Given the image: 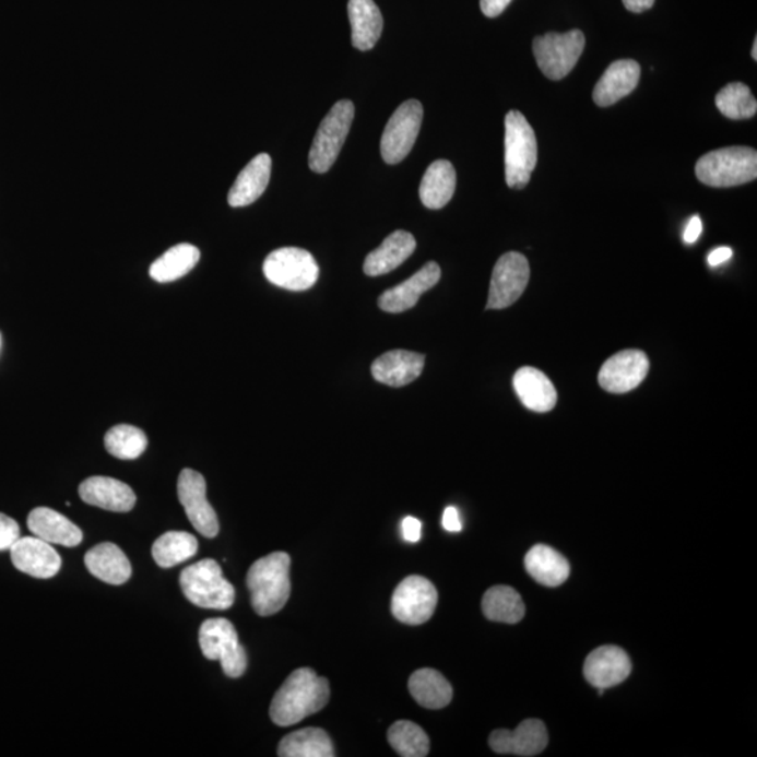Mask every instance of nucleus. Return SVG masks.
I'll list each match as a JSON object with an SVG mask.
<instances>
[{
	"instance_id": "obj_7",
	"label": "nucleus",
	"mask_w": 757,
	"mask_h": 757,
	"mask_svg": "<svg viewBox=\"0 0 757 757\" xmlns=\"http://www.w3.org/2000/svg\"><path fill=\"white\" fill-rule=\"evenodd\" d=\"M265 279L288 291H308L319 280V265L309 251L299 247H282L264 261Z\"/></svg>"
},
{
	"instance_id": "obj_36",
	"label": "nucleus",
	"mask_w": 757,
	"mask_h": 757,
	"mask_svg": "<svg viewBox=\"0 0 757 757\" xmlns=\"http://www.w3.org/2000/svg\"><path fill=\"white\" fill-rule=\"evenodd\" d=\"M107 452L114 458L133 460L141 457L147 448V438L142 429L133 425H116L104 437Z\"/></svg>"
},
{
	"instance_id": "obj_27",
	"label": "nucleus",
	"mask_w": 757,
	"mask_h": 757,
	"mask_svg": "<svg viewBox=\"0 0 757 757\" xmlns=\"http://www.w3.org/2000/svg\"><path fill=\"white\" fill-rule=\"evenodd\" d=\"M348 16L353 29V46L359 51H369L382 36V13L374 0H350Z\"/></svg>"
},
{
	"instance_id": "obj_29",
	"label": "nucleus",
	"mask_w": 757,
	"mask_h": 757,
	"mask_svg": "<svg viewBox=\"0 0 757 757\" xmlns=\"http://www.w3.org/2000/svg\"><path fill=\"white\" fill-rule=\"evenodd\" d=\"M457 190V171L448 161L430 163L419 186L421 202L429 210H440L449 204Z\"/></svg>"
},
{
	"instance_id": "obj_2",
	"label": "nucleus",
	"mask_w": 757,
	"mask_h": 757,
	"mask_svg": "<svg viewBox=\"0 0 757 757\" xmlns=\"http://www.w3.org/2000/svg\"><path fill=\"white\" fill-rule=\"evenodd\" d=\"M291 557L275 552L260 558L247 572L251 606L257 615L267 617L284 608L291 596Z\"/></svg>"
},
{
	"instance_id": "obj_12",
	"label": "nucleus",
	"mask_w": 757,
	"mask_h": 757,
	"mask_svg": "<svg viewBox=\"0 0 757 757\" xmlns=\"http://www.w3.org/2000/svg\"><path fill=\"white\" fill-rule=\"evenodd\" d=\"M438 605V591L427 578L412 576L395 588L392 598V613L399 622L409 626H419L433 617Z\"/></svg>"
},
{
	"instance_id": "obj_25",
	"label": "nucleus",
	"mask_w": 757,
	"mask_h": 757,
	"mask_svg": "<svg viewBox=\"0 0 757 757\" xmlns=\"http://www.w3.org/2000/svg\"><path fill=\"white\" fill-rule=\"evenodd\" d=\"M417 247L414 236L405 230H395L386 237L378 249L369 252L364 262V272L368 276L389 274L402 265Z\"/></svg>"
},
{
	"instance_id": "obj_11",
	"label": "nucleus",
	"mask_w": 757,
	"mask_h": 757,
	"mask_svg": "<svg viewBox=\"0 0 757 757\" xmlns=\"http://www.w3.org/2000/svg\"><path fill=\"white\" fill-rule=\"evenodd\" d=\"M531 279V267L521 252L509 251L501 256L494 267L487 310L509 308L519 298Z\"/></svg>"
},
{
	"instance_id": "obj_39",
	"label": "nucleus",
	"mask_w": 757,
	"mask_h": 757,
	"mask_svg": "<svg viewBox=\"0 0 757 757\" xmlns=\"http://www.w3.org/2000/svg\"><path fill=\"white\" fill-rule=\"evenodd\" d=\"M421 529H423V524H421L417 518H404L402 522V532L404 541L410 543H417L421 539Z\"/></svg>"
},
{
	"instance_id": "obj_37",
	"label": "nucleus",
	"mask_w": 757,
	"mask_h": 757,
	"mask_svg": "<svg viewBox=\"0 0 757 757\" xmlns=\"http://www.w3.org/2000/svg\"><path fill=\"white\" fill-rule=\"evenodd\" d=\"M390 746L403 757H424L429 752V738L419 725L412 721L394 722L388 732Z\"/></svg>"
},
{
	"instance_id": "obj_15",
	"label": "nucleus",
	"mask_w": 757,
	"mask_h": 757,
	"mask_svg": "<svg viewBox=\"0 0 757 757\" xmlns=\"http://www.w3.org/2000/svg\"><path fill=\"white\" fill-rule=\"evenodd\" d=\"M13 566L29 577L48 580L62 567V558L51 543L39 537H20L10 548Z\"/></svg>"
},
{
	"instance_id": "obj_14",
	"label": "nucleus",
	"mask_w": 757,
	"mask_h": 757,
	"mask_svg": "<svg viewBox=\"0 0 757 757\" xmlns=\"http://www.w3.org/2000/svg\"><path fill=\"white\" fill-rule=\"evenodd\" d=\"M650 360L640 350H626L611 356L599 372V385L608 393L631 392L644 382Z\"/></svg>"
},
{
	"instance_id": "obj_9",
	"label": "nucleus",
	"mask_w": 757,
	"mask_h": 757,
	"mask_svg": "<svg viewBox=\"0 0 757 757\" xmlns=\"http://www.w3.org/2000/svg\"><path fill=\"white\" fill-rule=\"evenodd\" d=\"M202 654L220 661L225 675L240 677L247 670V654L234 625L226 618H210L200 628Z\"/></svg>"
},
{
	"instance_id": "obj_22",
	"label": "nucleus",
	"mask_w": 757,
	"mask_h": 757,
	"mask_svg": "<svg viewBox=\"0 0 757 757\" xmlns=\"http://www.w3.org/2000/svg\"><path fill=\"white\" fill-rule=\"evenodd\" d=\"M29 532L43 541L61 544L66 547H76L83 541V532L75 523L69 521L62 513L51 508L33 509L27 518Z\"/></svg>"
},
{
	"instance_id": "obj_13",
	"label": "nucleus",
	"mask_w": 757,
	"mask_h": 757,
	"mask_svg": "<svg viewBox=\"0 0 757 757\" xmlns=\"http://www.w3.org/2000/svg\"><path fill=\"white\" fill-rule=\"evenodd\" d=\"M177 496L197 532L208 539L220 533L215 509L206 499V482L196 470L185 469L178 476Z\"/></svg>"
},
{
	"instance_id": "obj_3",
	"label": "nucleus",
	"mask_w": 757,
	"mask_h": 757,
	"mask_svg": "<svg viewBox=\"0 0 757 757\" xmlns=\"http://www.w3.org/2000/svg\"><path fill=\"white\" fill-rule=\"evenodd\" d=\"M537 163V141L522 113L505 117V180L509 188L522 190L531 181Z\"/></svg>"
},
{
	"instance_id": "obj_35",
	"label": "nucleus",
	"mask_w": 757,
	"mask_h": 757,
	"mask_svg": "<svg viewBox=\"0 0 757 757\" xmlns=\"http://www.w3.org/2000/svg\"><path fill=\"white\" fill-rule=\"evenodd\" d=\"M715 106L730 120H748L757 113V102L746 84H726L715 96Z\"/></svg>"
},
{
	"instance_id": "obj_30",
	"label": "nucleus",
	"mask_w": 757,
	"mask_h": 757,
	"mask_svg": "<svg viewBox=\"0 0 757 757\" xmlns=\"http://www.w3.org/2000/svg\"><path fill=\"white\" fill-rule=\"evenodd\" d=\"M409 689L419 706L429 710H439L452 701L453 690L442 673L435 670L415 671L410 677Z\"/></svg>"
},
{
	"instance_id": "obj_6",
	"label": "nucleus",
	"mask_w": 757,
	"mask_h": 757,
	"mask_svg": "<svg viewBox=\"0 0 757 757\" xmlns=\"http://www.w3.org/2000/svg\"><path fill=\"white\" fill-rule=\"evenodd\" d=\"M355 116L354 103L340 100L335 103L328 116L321 121L315 141L309 152V167L311 171H329L343 150L346 137L353 126Z\"/></svg>"
},
{
	"instance_id": "obj_38",
	"label": "nucleus",
	"mask_w": 757,
	"mask_h": 757,
	"mask_svg": "<svg viewBox=\"0 0 757 757\" xmlns=\"http://www.w3.org/2000/svg\"><path fill=\"white\" fill-rule=\"evenodd\" d=\"M19 539V523L8 514L0 513V552L10 551Z\"/></svg>"
},
{
	"instance_id": "obj_40",
	"label": "nucleus",
	"mask_w": 757,
	"mask_h": 757,
	"mask_svg": "<svg viewBox=\"0 0 757 757\" xmlns=\"http://www.w3.org/2000/svg\"><path fill=\"white\" fill-rule=\"evenodd\" d=\"M511 2L512 0H480V9H482L484 16L498 17Z\"/></svg>"
},
{
	"instance_id": "obj_4",
	"label": "nucleus",
	"mask_w": 757,
	"mask_h": 757,
	"mask_svg": "<svg viewBox=\"0 0 757 757\" xmlns=\"http://www.w3.org/2000/svg\"><path fill=\"white\" fill-rule=\"evenodd\" d=\"M696 176L702 185L730 188L746 185L757 177V152L752 147L731 146L712 151L696 163Z\"/></svg>"
},
{
	"instance_id": "obj_32",
	"label": "nucleus",
	"mask_w": 757,
	"mask_h": 757,
	"mask_svg": "<svg viewBox=\"0 0 757 757\" xmlns=\"http://www.w3.org/2000/svg\"><path fill=\"white\" fill-rule=\"evenodd\" d=\"M281 757H333V742L328 732L320 729H305L291 732L279 746Z\"/></svg>"
},
{
	"instance_id": "obj_21",
	"label": "nucleus",
	"mask_w": 757,
	"mask_h": 757,
	"mask_svg": "<svg viewBox=\"0 0 757 757\" xmlns=\"http://www.w3.org/2000/svg\"><path fill=\"white\" fill-rule=\"evenodd\" d=\"M425 356L395 350L379 356L372 364V376L379 383L402 388L423 374Z\"/></svg>"
},
{
	"instance_id": "obj_17",
	"label": "nucleus",
	"mask_w": 757,
	"mask_h": 757,
	"mask_svg": "<svg viewBox=\"0 0 757 757\" xmlns=\"http://www.w3.org/2000/svg\"><path fill=\"white\" fill-rule=\"evenodd\" d=\"M631 673V661L625 650L615 646L596 648L583 665L586 679L598 689L620 685Z\"/></svg>"
},
{
	"instance_id": "obj_1",
	"label": "nucleus",
	"mask_w": 757,
	"mask_h": 757,
	"mask_svg": "<svg viewBox=\"0 0 757 757\" xmlns=\"http://www.w3.org/2000/svg\"><path fill=\"white\" fill-rule=\"evenodd\" d=\"M330 700V685L310 667H300L275 693L270 707L272 722L279 726L298 724L323 710Z\"/></svg>"
},
{
	"instance_id": "obj_26",
	"label": "nucleus",
	"mask_w": 757,
	"mask_h": 757,
	"mask_svg": "<svg viewBox=\"0 0 757 757\" xmlns=\"http://www.w3.org/2000/svg\"><path fill=\"white\" fill-rule=\"evenodd\" d=\"M271 167L270 155H267V153L257 155L240 171L235 185L232 186L229 196H227L229 205L234 208L247 206L259 200L264 194L267 187H269Z\"/></svg>"
},
{
	"instance_id": "obj_33",
	"label": "nucleus",
	"mask_w": 757,
	"mask_h": 757,
	"mask_svg": "<svg viewBox=\"0 0 757 757\" xmlns=\"http://www.w3.org/2000/svg\"><path fill=\"white\" fill-rule=\"evenodd\" d=\"M482 606L488 620L507 625H517L527 612L521 595L513 588L505 586L489 588Z\"/></svg>"
},
{
	"instance_id": "obj_18",
	"label": "nucleus",
	"mask_w": 757,
	"mask_h": 757,
	"mask_svg": "<svg viewBox=\"0 0 757 757\" xmlns=\"http://www.w3.org/2000/svg\"><path fill=\"white\" fill-rule=\"evenodd\" d=\"M440 280V269L437 262L429 261L403 284L394 286L380 295L379 308L388 314H402L414 308L421 295L434 288Z\"/></svg>"
},
{
	"instance_id": "obj_42",
	"label": "nucleus",
	"mask_w": 757,
	"mask_h": 757,
	"mask_svg": "<svg viewBox=\"0 0 757 757\" xmlns=\"http://www.w3.org/2000/svg\"><path fill=\"white\" fill-rule=\"evenodd\" d=\"M702 232V224L699 216H693L689 224H687L685 234H683V240L687 245L696 244Z\"/></svg>"
},
{
	"instance_id": "obj_41",
	"label": "nucleus",
	"mask_w": 757,
	"mask_h": 757,
	"mask_svg": "<svg viewBox=\"0 0 757 757\" xmlns=\"http://www.w3.org/2000/svg\"><path fill=\"white\" fill-rule=\"evenodd\" d=\"M442 524L445 531L450 533H458L462 531V522H460L459 511L454 507H448L445 509Z\"/></svg>"
},
{
	"instance_id": "obj_31",
	"label": "nucleus",
	"mask_w": 757,
	"mask_h": 757,
	"mask_svg": "<svg viewBox=\"0 0 757 757\" xmlns=\"http://www.w3.org/2000/svg\"><path fill=\"white\" fill-rule=\"evenodd\" d=\"M200 259L201 252L196 246L180 244L168 249L165 255L153 262L150 274L152 280L159 282V284H168V282L182 279L188 272L194 270Z\"/></svg>"
},
{
	"instance_id": "obj_16",
	"label": "nucleus",
	"mask_w": 757,
	"mask_h": 757,
	"mask_svg": "<svg viewBox=\"0 0 757 757\" xmlns=\"http://www.w3.org/2000/svg\"><path fill=\"white\" fill-rule=\"evenodd\" d=\"M489 748L499 755L536 756L548 744L546 725L539 720H524L514 731L497 730L489 735Z\"/></svg>"
},
{
	"instance_id": "obj_44",
	"label": "nucleus",
	"mask_w": 757,
	"mask_h": 757,
	"mask_svg": "<svg viewBox=\"0 0 757 757\" xmlns=\"http://www.w3.org/2000/svg\"><path fill=\"white\" fill-rule=\"evenodd\" d=\"M655 0H623V4L632 13H642L654 7Z\"/></svg>"
},
{
	"instance_id": "obj_28",
	"label": "nucleus",
	"mask_w": 757,
	"mask_h": 757,
	"mask_svg": "<svg viewBox=\"0 0 757 757\" xmlns=\"http://www.w3.org/2000/svg\"><path fill=\"white\" fill-rule=\"evenodd\" d=\"M524 567L534 581L544 587H558L570 577V563L554 548L537 544L524 557Z\"/></svg>"
},
{
	"instance_id": "obj_43",
	"label": "nucleus",
	"mask_w": 757,
	"mask_h": 757,
	"mask_svg": "<svg viewBox=\"0 0 757 757\" xmlns=\"http://www.w3.org/2000/svg\"><path fill=\"white\" fill-rule=\"evenodd\" d=\"M732 257V250L730 247H719V249L712 250L709 256V264L711 267H719L729 261Z\"/></svg>"
},
{
	"instance_id": "obj_19",
	"label": "nucleus",
	"mask_w": 757,
	"mask_h": 757,
	"mask_svg": "<svg viewBox=\"0 0 757 757\" xmlns=\"http://www.w3.org/2000/svg\"><path fill=\"white\" fill-rule=\"evenodd\" d=\"M82 501L111 512H130L137 496L128 484L111 477L96 476L84 480L79 486Z\"/></svg>"
},
{
	"instance_id": "obj_34",
	"label": "nucleus",
	"mask_w": 757,
	"mask_h": 757,
	"mask_svg": "<svg viewBox=\"0 0 757 757\" xmlns=\"http://www.w3.org/2000/svg\"><path fill=\"white\" fill-rule=\"evenodd\" d=\"M198 553L196 536L187 532L162 534L152 546L153 560L162 568H171L190 560Z\"/></svg>"
},
{
	"instance_id": "obj_45",
	"label": "nucleus",
	"mask_w": 757,
	"mask_h": 757,
	"mask_svg": "<svg viewBox=\"0 0 757 757\" xmlns=\"http://www.w3.org/2000/svg\"><path fill=\"white\" fill-rule=\"evenodd\" d=\"M752 58H754L755 61L757 59V39H755L754 49H752Z\"/></svg>"
},
{
	"instance_id": "obj_20",
	"label": "nucleus",
	"mask_w": 757,
	"mask_h": 757,
	"mask_svg": "<svg viewBox=\"0 0 757 757\" xmlns=\"http://www.w3.org/2000/svg\"><path fill=\"white\" fill-rule=\"evenodd\" d=\"M641 68L632 59L615 61L599 79L593 88V102L599 107H611L635 92L640 82Z\"/></svg>"
},
{
	"instance_id": "obj_24",
	"label": "nucleus",
	"mask_w": 757,
	"mask_h": 757,
	"mask_svg": "<svg viewBox=\"0 0 757 757\" xmlns=\"http://www.w3.org/2000/svg\"><path fill=\"white\" fill-rule=\"evenodd\" d=\"M84 566L92 576L110 586H122L132 576L130 560L114 543H100L84 556Z\"/></svg>"
},
{
	"instance_id": "obj_23",
	"label": "nucleus",
	"mask_w": 757,
	"mask_h": 757,
	"mask_svg": "<svg viewBox=\"0 0 757 757\" xmlns=\"http://www.w3.org/2000/svg\"><path fill=\"white\" fill-rule=\"evenodd\" d=\"M513 388L524 407L534 413H548L556 407L557 390L542 370L523 366L513 376Z\"/></svg>"
},
{
	"instance_id": "obj_10",
	"label": "nucleus",
	"mask_w": 757,
	"mask_h": 757,
	"mask_svg": "<svg viewBox=\"0 0 757 757\" xmlns=\"http://www.w3.org/2000/svg\"><path fill=\"white\" fill-rule=\"evenodd\" d=\"M423 118L424 107L418 100L404 102L390 117L380 141V153L388 165L402 163L412 152Z\"/></svg>"
},
{
	"instance_id": "obj_5",
	"label": "nucleus",
	"mask_w": 757,
	"mask_h": 757,
	"mask_svg": "<svg viewBox=\"0 0 757 757\" xmlns=\"http://www.w3.org/2000/svg\"><path fill=\"white\" fill-rule=\"evenodd\" d=\"M185 596L198 607L226 611L235 603V588L212 558L192 564L180 576Z\"/></svg>"
},
{
	"instance_id": "obj_8",
	"label": "nucleus",
	"mask_w": 757,
	"mask_h": 757,
	"mask_svg": "<svg viewBox=\"0 0 757 757\" xmlns=\"http://www.w3.org/2000/svg\"><path fill=\"white\" fill-rule=\"evenodd\" d=\"M586 48V36L581 29L568 33H548L534 38L533 54L544 76L561 81L576 68Z\"/></svg>"
},
{
	"instance_id": "obj_46",
	"label": "nucleus",
	"mask_w": 757,
	"mask_h": 757,
	"mask_svg": "<svg viewBox=\"0 0 757 757\" xmlns=\"http://www.w3.org/2000/svg\"><path fill=\"white\" fill-rule=\"evenodd\" d=\"M0 344H2V336H0Z\"/></svg>"
}]
</instances>
